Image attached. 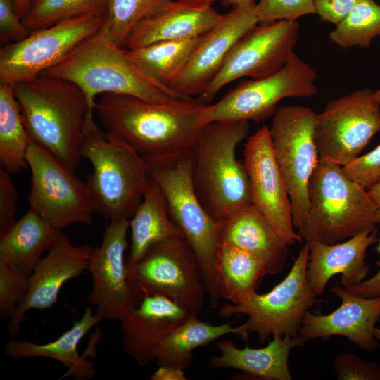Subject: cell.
Returning <instances> with one entry per match:
<instances>
[{
	"mask_svg": "<svg viewBox=\"0 0 380 380\" xmlns=\"http://www.w3.org/2000/svg\"><path fill=\"white\" fill-rule=\"evenodd\" d=\"M18 193L11 174L0 168V236L13 225L17 212Z\"/></svg>",
	"mask_w": 380,
	"mask_h": 380,
	"instance_id": "cell-40",
	"label": "cell"
},
{
	"mask_svg": "<svg viewBox=\"0 0 380 380\" xmlns=\"http://www.w3.org/2000/svg\"><path fill=\"white\" fill-rule=\"evenodd\" d=\"M330 291L341 299L340 306L327 315L307 311L298 336L305 340L343 336L365 350H376L374 330L380 317V296H359L340 286Z\"/></svg>",
	"mask_w": 380,
	"mask_h": 380,
	"instance_id": "cell-21",
	"label": "cell"
},
{
	"mask_svg": "<svg viewBox=\"0 0 380 380\" xmlns=\"http://www.w3.org/2000/svg\"><path fill=\"white\" fill-rule=\"evenodd\" d=\"M201 37L157 42L125 49V53L137 70L151 84L175 99H186L175 94L171 86L182 72Z\"/></svg>",
	"mask_w": 380,
	"mask_h": 380,
	"instance_id": "cell-29",
	"label": "cell"
},
{
	"mask_svg": "<svg viewBox=\"0 0 380 380\" xmlns=\"http://www.w3.org/2000/svg\"><path fill=\"white\" fill-rule=\"evenodd\" d=\"M362 0H315L316 14L320 20L336 25Z\"/></svg>",
	"mask_w": 380,
	"mask_h": 380,
	"instance_id": "cell-42",
	"label": "cell"
},
{
	"mask_svg": "<svg viewBox=\"0 0 380 380\" xmlns=\"http://www.w3.org/2000/svg\"><path fill=\"white\" fill-rule=\"evenodd\" d=\"M248 121H214L203 128L195 146L193 186L206 212L217 222L252 205L249 178L236 147Z\"/></svg>",
	"mask_w": 380,
	"mask_h": 380,
	"instance_id": "cell-4",
	"label": "cell"
},
{
	"mask_svg": "<svg viewBox=\"0 0 380 380\" xmlns=\"http://www.w3.org/2000/svg\"><path fill=\"white\" fill-rule=\"evenodd\" d=\"M108 0H29L23 19L32 32L85 15H106Z\"/></svg>",
	"mask_w": 380,
	"mask_h": 380,
	"instance_id": "cell-34",
	"label": "cell"
},
{
	"mask_svg": "<svg viewBox=\"0 0 380 380\" xmlns=\"http://www.w3.org/2000/svg\"><path fill=\"white\" fill-rule=\"evenodd\" d=\"M127 277L136 305L145 295H164L197 316L206 291L196 255L184 236L151 248L127 266Z\"/></svg>",
	"mask_w": 380,
	"mask_h": 380,
	"instance_id": "cell-9",
	"label": "cell"
},
{
	"mask_svg": "<svg viewBox=\"0 0 380 380\" xmlns=\"http://www.w3.org/2000/svg\"><path fill=\"white\" fill-rule=\"evenodd\" d=\"M30 286L27 275L0 259V316L10 319L25 298Z\"/></svg>",
	"mask_w": 380,
	"mask_h": 380,
	"instance_id": "cell-36",
	"label": "cell"
},
{
	"mask_svg": "<svg viewBox=\"0 0 380 380\" xmlns=\"http://www.w3.org/2000/svg\"><path fill=\"white\" fill-rule=\"evenodd\" d=\"M13 85L0 83V163L1 167L10 174L28 167L26 155L29 137Z\"/></svg>",
	"mask_w": 380,
	"mask_h": 380,
	"instance_id": "cell-32",
	"label": "cell"
},
{
	"mask_svg": "<svg viewBox=\"0 0 380 380\" xmlns=\"http://www.w3.org/2000/svg\"><path fill=\"white\" fill-rule=\"evenodd\" d=\"M215 272L220 298L236 305L248 301L267 274L264 265L255 256L224 242L218 244Z\"/></svg>",
	"mask_w": 380,
	"mask_h": 380,
	"instance_id": "cell-30",
	"label": "cell"
},
{
	"mask_svg": "<svg viewBox=\"0 0 380 380\" xmlns=\"http://www.w3.org/2000/svg\"><path fill=\"white\" fill-rule=\"evenodd\" d=\"M380 131V105L369 88L332 100L316 115L319 159L342 167L360 156Z\"/></svg>",
	"mask_w": 380,
	"mask_h": 380,
	"instance_id": "cell-13",
	"label": "cell"
},
{
	"mask_svg": "<svg viewBox=\"0 0 380 380\" xmlns=\"http://www.w3.org/2000/svg\"><path fill=\"white\" fill-rule=\"evenodd\" d=\"M100 321L101 317L96 313L94 314L91 308L88 307L82 317L53 341L39 344L12 338L6 343L5 353L14 360L30 357H47L57 360L68 367V372L63 378H93L96 373L94 362L85 355L80 356L77 348L82 339Z\"/></svg>",
	"mask_w": 380,
	"mask_h": 380,
	"instance_id": "cell-26",
	"label": "cell"
},
{
	"mask_svg": "<svg viewBox=\"0 0 380 380\" xmlns=\"http://www.w3.org/2000/svg\"><path fill=\"white\" fill-rule=\"evenodd\" d=\"M219 242L237 246L255 256L267 274L281 272L288 256V245L253 204L220 223Z\"/></svg>",
	"mask_w": 380,
	"mask_h": 380,
	"instance_id": "cell-25",
	"label": "cell"
},
{
	"mask_svg": "<svg viewBox=\"0 0 380 380\" xmlns=\"http://www.w3.org/2000/svg\"><path fill=\"white\" fill-rule=\"evenodd\" d=\"M315 0H259L255 8L259 23L297 20L316 14Z\"/></svg>",
	"mask_w": 380,
	"mask_h": 380,
	"instance_id": "cell-37",
	"label": "cell"
},
{
	"mask_svg": "<svg viewBox=\"0 0 380 380\" xmlns=\"http://www.w3.org/2000/svg\"><path fill=\"white\" fill-rule=\"evenodd\" d=\"M208 2L213 4V3L217 0H207ZM223 5L225 6L236 7L243 4H251L255 2V0H221Z\"/></svg>",
	"mask_w": 380,
	"mask_h": 380,
	"instance_id": "cell-47",
	"label": "cell"
},
{
	"mask_svg": "<svg viewBox=\"0 0 380 380\" xmlns=\"http://www.w3.org/2000/svg\"><path fill=\"white\" fill-rule=\"evenodd\" d=\"M92 251L93 248L88 245H73L61 232L30 275L28 293L9 319L8 328L11 337L17 334L28 310L53 306L63 284L88 270Z\"/></svg>",
	"mask_w": 380,
	"mask_h": 380,
	"instance_id": "cell-19",
	"label": "cell"
},
{
	"mask_svg": "<svg viewBox=\"0 0 380 380\" xmlns=\"http://www.w3.org/2000/svg\"><path fill=\"white\" fill-rule=\"evenodd\" d=\"M129 220L110 222L101 243L93 248L88 270L92 278L90 304L103 319L121 322L136 303L130 290L125 251Z\"/></svg>",
	"mask_w": 380,
	"mask_h": 380,
	"instance_id": "cell-18",
	"label": "cell"
},
{
	"mask_svg": "<svg viewBox=\"0 0 380 380\" xmlns=\"http://www.w3.org/2000/svg\"><path fill=\"white\" fill-rule=\"evenodd\" d=\"M367 191L377 209H380V180L368 188Z\"/></svg>",
	"mask_w": 380,
	"mask_h": 380,
	"instance_id": "cell-45",
	"label": "cell"
},
{
	"mask_svg": "<svg viewBox=\"0 0 380 380\" xmlns=\"http://www.w3.org/2000/svg\"><path fill=\"white\" fill-rule=\"evenodd\" d=\"M195 147L164 156L144 158L151 177L162 189L174 222L191 245L211 306L219 304L215 262L220 223L203 208L193 186Z\"/></svg>",
	"mask_w": 380,
	"mask_h": 380,
	"instance_id": "cell-5",
	"label": "cell"
},
{
	"mask_svg": "<svg viewBox=\"0 0 380 380\" xmlns=\"http://www.w3.org/2000/svg\"><path fill=\"white\" fill-rule=\"evenodd\" d=\"M316 79L312 66L293 53L275 73L240 82L217 103L209 104L207 122L262 121L274 115L284 99L316 95Z\"/></svg>",
	"mask_w": 380,
	"mask_h": 380,
	"instance_id": "cell-11",
	"label": "cell"
},
{
	"mask_svg": "<svg viewBox=\"0 0 380 380\" xmlns=\"http://www.w3.org/2000/svg\"><path fill=\"white\" fill-rule=\"evenodd\" d=\"M40 75L77 85L86 96L89 112H95L96 96L106 93L134 96L153 103L177 99L142 76L127 58L125 49L113 44L101 28Z\"/></svg>",
	"mask_w": 380,
	"mask_h": 380,
	"instance_id": "cell-6",
	"label": "cell"
},
{
	"mask_svg": "<svg viewBox=\"0 0 380 380\" xmlns=\"http://www.w3.org/2000/svg\"><path fill=\"white\" fill-rule=\"evenodd\" d=\"M103 21L101 15L78 16L32 31L26 38L1 46L0 83L15 84L39 76L96 34Z\"/></svg>",
	"mask_w": 380,
	"mask_h": 380,
	"instance_id": "cell-14",
	"label": "cell"
},
{
	"mask_svg": "<svg viewBox=\"0 0 380 380\" xmlns=\"http://www.w3.org/2000/svg\"><path fill=\"white\" fill-rule=\"evenodd\" d=\"M378 228L366 229L339 243L326 244L317 240L306 242L310 253L307 278L317 296L324 293L329 279L341 274L343 287L362 281L369 272L365 262L367 248L378 241Z\"/></svg>",
	"mask_w": 380,
	"mask_h": 380,
	"instance_id": "cell-23",
	"label": "cell"
},
{
	"mask_svg": "<svg viewBox=\"0 0 380 380\" xmlns=\"http://www.w3.org/2000/svg\"><path fill=\"white\" fill-rule=\"evenodd\" d=\"M256 2L233 7L201 36L171 89L183 99L200 95L215 77L234 44L259 23Z\"/></svg>",
	"mask_w": 380,
	"mask_h": 380,
	"instance_id": "cell-17",
	"label": "cell"
},
{
	"mask_svg": "<svg viewBox=\"0 0 380 380\" xmlns=\"http://www.w3.org/2000/svg\"><path fill=\"white\" fill-rule=\"evenodd\" d=\"M131 247L126 265L140 260L153 246L175 237L184 236L172 220L166 198L151 177L143 198L129 220Z\"/></svg>",
	"mask_w": 380,
	"mask_h": 380,
	"instance_id": "cell-27",
	"label": "cell"
},
{
	"mask_svg": "<svg viewBox=\"0 0 380 380\" xmlns=\"http://www.w3.org/2000/svg\"><path fill=\"white\" fill-rule=\"evenodd\" d=\"M342 169L350 179L367 189L380 180V144Z\"/></svg>",
	"mask_w": 380,
	"mask_h": 380,
	"instance_id": "cell-38",
	"label": "cell"
},
{
	"mask_svg": "<svg viewBox=\"0 0 380 380\" xmlns=\"http://www.w3.org/2000/svg\"><path fill=\"white\" fill-rule=\"evenodd\" d=\"M13 4L16 13L23 20L27 11L29 0H13Z\"/></svg>",
	"mask_w": 380,
	"mask_h": 380,
	"instance_id": "cell-46",
	"label": "cell"
},
{
	"mask_svg": "<svg viewBox=\"0 0 380 380\" xmlns=\"http://www.w3.org/2000/svg\"><path fill=\"white\" fill-rule=\"evenodd\" d=\"M222 15L207 0H171L140 20L127 36L123 48L196 38L213 27Z\"/></svg>",
	"mask_w": 380,
	"mask_h": 380,
	"instance_id": "cell-22",
	"label": "cell"
},
{
	"mask_svg": "<svg viewBox=\"0 0 380 380\" xmlns=\"http://www.w3.org/2000/svg\"><path fill=\"white\" fill-rule=\"evenodd\" d=\"M376 222L380 226V209H378L376 213ZM378 242L376 251L380 255V239ZM376 265L379 267V271L372 277L355 285L344 288L353 294L365 298L380 296V260Z\"/></svg>",
	"mask_w": 380,
	"mask_h": 380,
	"instance_id": "cell-43",
	"label": "cell"
},
{
	"mask_svg": "<svg viewBox=\"0 0 380 380\" xmlns=\"http://www.w3.org/2000/svg\"><path fill=\"white\" fill-rule=\"evenodd\" d=\"M16 13L13 0H0V42L6 44L20 41L31 34Z\"/></svg>",
	"mask_w": 380,
	"mask_h": 380,
	"instance_id": "cell-41",
	"label": "cell"
},
{
	"mask_svg": "<svg viewBox=\"0 0 380 380\" xmlns=\"http://www.w3.org/2000/svg\"><path fill=\"white\" fill-rule=\"evenodd\" d=\"M334 370L340 380H380V367L353 353H342L334 362Z\"/></svg>",
	"mask_w": 380,
	"mask_h": 380,
	"instance_id": "cell-39",
	"label": "cell"
},
{
	"mask_svg": "<svg viewBox=\"0 0 380 380\" xmlns=\"http://www.w3.org/2000/svg\"><path fill=\"white\" fill-rule=\"evenodd\" d=\"M249 332L243 323L232 327L229 323L213 325L191 316L172 330L161 343L158 355L159 365H171L184 370L193 361V351L202 346L227 334H236L245 338Z\"/></svg>",
	"mask_w": 380,
	"mask_h": 380,
	"instance_id": "cell-31",
	"label": "cell"
},
{
	"mask_svg": "<svg viewBox=\"0 0 380 380\" xmlns=\"http://www.w3.org/2000/svg\"><path fill=\"white\" fill-rule=\"evenodd\" d=\"M374 336L380 342V329L375 328L374 330Z\"/></svg>",
	"mask_w": 380,
	"mask_h": 380,
	"instance_id": "cell-49",
	"label": "cell"
},
{
	"mask_svg": "<svg viewBox=\"0 0 380 380\" xmlns=\"http://www.w3.org/2000/svg\"><path fill=\"white\" fill-rule=\"evenodd\" d=\"M170 1L108 0L101 30L113 44L123 48L134 27Z\"/></svg>",
	"mask_w": 380,
	"mask_h": 380,
	"instance_id": "cell-35",
	"label": "cell"
},
{
	"mask_svg": "<svg viewBox=\"0 0 380 380\" xmlns=\"http://www.w3.org/2000/svg\"><path fill=\"white\" fill-rule=\"evenodd\" d=\"M208 105L194 98L153 103L106 93L96 100L95 112L106 132L146 158L194 148L208 123Z\"/></svg>",
	"mask_w": 380,
	"mask_h": 380,
	"instance_id": "cell-1",
	"label": "cell"
},
{
	"mask_svg": "<svg viewBox=\"0 0 380 380\" xmlns=\"http://www.w3.org/2000/svg\"><path fill=\"white\" fill-rule=\"evenodd\" d=\"M374 98L376 101L379 103L380 105V89L374 91Z\"/></svg>",
	"mask_w": 380,
	"mask_h": 380,
	"instance_id": "cell-48",
	"label": "cell"
},
{
	"mask_svg": "<svg viewBox=\"0 0 380 380\" xmlns=\"http://www.w3.org/2000/svg\"><path fill=\"white\" fill-rule=\"evenodd\" d=\"M297 20L261 23L244 34L234 44L222 66L197 99L210 104L224 86L238 79H258L279 70L293 54L298 39Z\"/></svg>",
	"mask_w": 380,
	"mask_h": 380,
	"instance_id": "cell-15",
	"label": "cell"
},
{
	"mask_svg": "<svg viewBox=\"0 0 380 380\" xmlns=\"http://www.w3.org/2000/svg\"><path fill=\"white\" fill-rule=\"evenodd\" d=\"M13 91L29 141L75 172L89 111L83 91L68 80L42 75L15 84Z\"/></svg>",
	"mask_w": 380,
	"mask_h": 380,
	"instance_id": "cell-2",
	"label": "cell"
},
{
	"mask_svg": "<svg viewBox=\"0 0 380 380\" xmlns=\"http://www.w3.org/2000/svg\"><path fill=\"white\" fill-rule=\"evenodd\" d=\"M310 248L305 242L285 278L270 291L257 292L244 303H227L220 310L222 317L246 315L243 323L261 343L270 336H298L303 317L316 303L306 274Z\"/></svg>",
	"mask_w": 380,
	"mask_h": 380,
	"instance_id": "cell-10",
	"label": "cell"
},
{
	"mask_svg": "<svg viewBox=\"0 0 380 380\" xmlns=\"http://www.w3.org/2000/svg\"><path fill=\"white\" fill-rule=\"evenodd\" d=\"M61 232L29 208L0 236V259L30 275L43 253L53 246Z\"/></svg>",
	"mask_w": 380,
	"mask_h": 380,
	"instance_id": "cell-28",
	"label": "cell"
},
{
	"mask_svg": "<svg viewBox=\"0 0 380 380\" xmlns=\"http://www.w3.org/2000/svg\"><path fill=\"white\" fill-rule=\"evenodd\" d=\"M191 316L164 295H145L120 322L123 348L139 365L146 366L156 360L167 336Z\"/></svg>",
	"mask_w": 380,
	"mask_h": 380,
	"instance_id": "cell-20",
	"label": "cell"
},
{
	"mask_svg": "<svg viewBox=\"0 0 380 380\" xmlns=\"http://www.w3.org/2000/svg\"><path fill=\"white\" fill-rule=\"evenodd\" d=\"M308 196L305 242L334 244L376 227L377 208L367 189L350 179L341 165L319 159L309 181Z\"/></svg>",
	"mask_w": 380,
	"mask_h": 380,
	"instance_id": "cell-7",
	"label": "cell"
},
{
	"mask_svg": "<svg viewBox=\"0 0 380 380\" xmlns=\"http://www.w3.org/2000/svg\"><path fill=\"white\" fill-rule=\"evenodd\" d=\"M88 111L82 132L81 156L92 172L86 184L94 211L106 220H129L142 200L150 179L143 156L116 136L103 132Z\"/></svg>",
	"mask_w": 380,
	"mask_h": 380,
	"instance_id": "cell-3",
	"label": "cell"
},
{
	"mask_svg": "<svg viewBox=\"0 0 380 380\" xmlns=\"http://www.w3.org/2000/svg\"><path fill=\"white\" fill-rule=\"evenodd\" d=\"M185 370L171 366L159 365V367L153 373L151 380H186Z\"/></svg>",
	"mask_w": 380,
	"mask_h": 380,
	"instance_id": "cell-44",
	"label": "cell"
},
{
	"mask_svg": "<svg viewBox=\"0 0 380 380\" xmlns=\"http://www.w3.org/2000/svg\"><path fill=\"white\" fill-rule=\"evenodd\" d=\"M30 208L56 228L91 223L95 212L86 183L57 158L29 141Z\"/></svg>",
	"mask_w": 380,
	"mask_h": 380,
	"instance_id": "cell-12",
	"label": "cell"
},
{
	"mask_svg": "<svg viewBox=\"0 0 380 380\" xmlns=\"http://www.w3.org/2000/svg\"><path fill=\"white\" fill-rule=\"evenodd\" d=\"M316 115L308 106H284L276 110L269 127L274 155L290 198L293 224L301 237L309 213V181L319 160Z\"/></svg>",
	"mask_w": 380,
	"mask_h": 380,
	"instance_id": "cell-8",
	"label": "cell"
},
{
	"mask_svg": "<svg viewBox=\"0 0 380 380\" xmlns=\"http://www.w3.org/2000/svg\"><path fill=\"white\" fill-rule=\"evenodd\" d=\"M243 155L252 204L287 245L302 243L293 224L289 193L274 155L268 127L263 126L248 138Z\"/></svg>",
	"mask_w": 380,
	"mask_h": 380,
	"instance_id": "cell-16",
	"label": "cell"
},
{
	"mask_svg": "<svg viewBox=\"0 0 380 380\" xmlns=\"http://www.w3.org/2000/svg\"><path fill=\"white\" fill-rule=\"evenodd\" d=\"M305 341L299 336H275L263 348H252L246 344L239 348L231 340L223 339L216 342L220 355L212 356L209 365L213 368L238 369L260 379L291 380L288 364L289 353Z\"/></svg>",
	"mask_w": 380,
	"mask_h": 380,
	"instance_id": "cell-24",
	"label": "cell"
},
{
	"mask_svg": "<svg viewBox=\"0 0 380 380\" xmlns=\"http://www.w3.org/2000/svg\"><path fill=\"white\" fill-rule=\"evenodd\" d=\"M380 36V5L374 0H362L336 25L330 39L342 49L366 48Z\"/></svg>",
	"mask_w": 380,
	"mask_h": 380,
	"instance_id": "cell-33",
	"label": "cell"
}]
</instances>
